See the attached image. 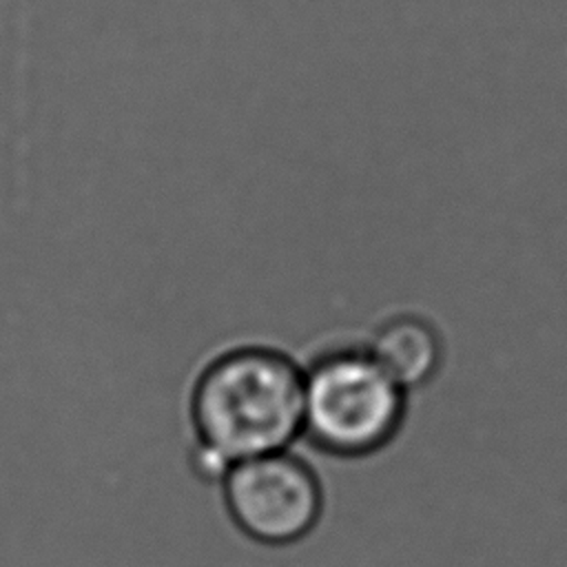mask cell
Returning <instances> with one entry per match:
<instances>
[{
  "label": "cell",
  "mask_w": 567,
  "mask_h": 567,
  "mask_svg": "<svg viewBox=\"0 0 567 567\" xmlns=\"http://www.w3.org/2000/svg\"><path fill=\"white\" fill-rule=\"evenodd\" d=\"M221 492L233 523L264 545L301 540L323 509L317 474L288 450L235 463L221 478Z\"/></svg>",
  "instance_id": "obj_3"
},
{
  "label": "cell",
  "mask_w": 567,
  "mask_h": 567,
  "mask_svg": "<svg viewBox=\"0 0 567 567\" xmlns=\"http://www.w3.org/2000/svg\"><path fill=\"white\" fill-rule=\"evenodd\" d=\"M405 394L365 348L332 350L303 370V434L328 454L368 456L396 436Z\"/></svg>",
  "instance_id": "obj_2"
},
{
  "label": "cell",
  "mask_w": 567,
  "mask_h": 567,
  "mask_svg": "<svg viewBox=\"0 0 567 567\" xmlns=\"http://www.w3.org/2000/svg\"><path fill=\"white\" fill-rule=\"evenodd\" d=\"M365 350L408 392L427 383L443 359V346L432 323L401 315L379 323Z\"/></svg>",
  "instance_id": "obj_4"
},
{
  "label": "cell",
  "mask_w": 567,
  "mask_h": 567,
  "mask_svg": "<svg viewBox=\"0 0 567 567\" xmlns=\"http://www.w3.org/2000/svg\"><path fill=\"white\" fill-rule=\"evenodd\" d=\"M190 416L193 465L221 483L235 463L284 452L303 434V370L275 348H233L197 377Z\"/></svg>",
  "instance_id": "obj_1"
}]
</instances>
